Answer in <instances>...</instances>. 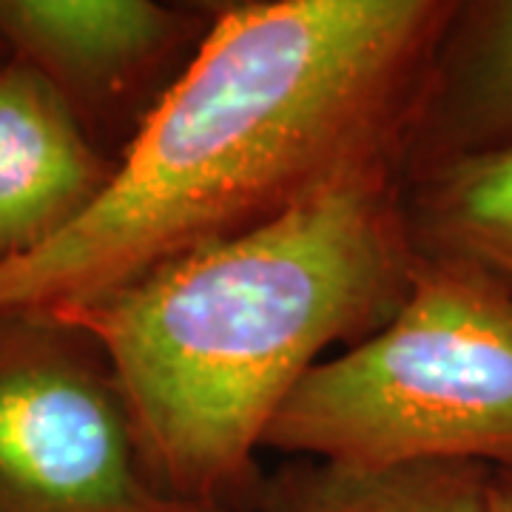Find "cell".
I'll return each instance as SVG.
<instances>
[{
	"label": "cell",
	"mask_w": 512,
	"mask_h": 512,
	"mask_svg": "<svg viewBox=\"0 0 512 512\" xmlns=\"http://www.w3.org/2000/svg\"><path fill=\"white\" fill-rule=\"evenodd\" d=\"M456 0H239L94 208L0 265V311H74L237 239L376 165H402Z\"/></svg>",
	"instance_id": "obj_1"
},
{
	"label": "cell",
	"mask_w": 512,
	"mask_h": 512,
	"mask_svg": "<svg viewBox=\"0 0 512 512\" xmlns=\"http://www.w3.org/2000/svg\"><path fill=\"white\" fill-rule=\"evenodd\" d=\"M399 163L66 313L126 390L154 484L188 512H254L259 450L293 390L413 291Z\"/></svg>",
	"instance_id": "obj_2"
},
{
	"label": "cell",
	"mask_w": 512,
	"mask_h": 512,
	"mask_svg": "<svg viewBox=\"0 0 512 512\" xmlns=\"http://www.w3.org/2000/svg\"><path fill=\"white\" fill-rule=\"evenodd\" d=\"M262 450L342 464L512 467V293L416 262L402 311L313 367Z\"/></svg>",
	"instance_id": "obj_3"
},
{
	"label": "cell",
	"mask_w": 512,
	"mask_h": 512,
	"mask_svg": "<svg viewBox=\"0 0 512 512\" xmlns=\"http://www.w3.org/2000/svg\"><path fill=\"white\" fill-rule=\"evenodd\" d=\"M0 512H188L154 484L106 348L57 311H0Z\"/></svg>",
	"instance_id": "obj_4"
},
{
	"label": "cell",
	"mask_w": 512,
	"mask_h": 512,
	"mask_svg": "<svg viewBox=\"0 0 512 512\" xmlns=\"http://www.w3.org/2000/svg\"><path fill=\"white\" fill-rule=\"evenodd\" d=\"M211 26L214 3L0 0L3 52L40 74L117 165Z\"/></svg>",
	"instance_id": "obj_5"
},
{
	"label": "cell",
	"mask_w": 512,
	"mask_h": 512,
	"mask_svg": "<svg viewBox=\"0 0 512 512\" xmlns=\"http://www.w3.org/2000/svg\"><path fill=\"white\" fill-rule=\"evenodd\" d=\"M117 160L18 60L0 66V265L37 254L106 194Z\"/></svg>",
	"instance_id": "obj_6"
},
{
	"label": "cell",
	"mask_w": 512,
	"mask_h": 512,
	"mask_svg": "<svg viewBox=\"0 0 512 512\" xmlns=\"http://www.w3.org/2000/svg\"><path fill=\"white\" fill-rule=\"evenodd\" d=\"M507 146L512 0H456L404 140V180Z\"/></svg>",
	"instance_id": "obj_7"
},
{
	"label": "cell",
	"mask_w": 512,
	"mask_h": 512,
	"mask_svg": "<svg viewBox=\"0 0 512 512\" xmlns=\"http://www.w3.org/2000/svg\"><path fill=\"white\" fill-rule=\"evenodd\" d=\"M402 214L419 265L512 293V146L404 180Z\"/></svg>",
	"instance_id": "obj_8"
},
{
	"label": "cell",
	"mask_w": 512,
	"mask_h": 512,
	"mask_svg": "<svg viewBox=\"0 0 512 512\" xmlns=\"http://www.w3.org/2000/svg\"><path fill=\"white\" fill-rule=\"evenodd\" d=\"M487 481L470 461L293 458L265 473L254 512H487Z\"/></svg>",
	"instance_id": "obj_9"
},
{
	"label": "cell",
	"mask_w": 512,
	"mask_h": 512,
	"mask_svg": "<svg viewBox=\"0 0 512 512\" xmlns=\"http://www.w3.org/2000/svg\"><path fill=\"white\" fill-rule=\"evenodd\" d=\"M487 512H512V467L490 470V481H487Z\"/></svg>",
	"instance_id": "obj_10"
},
{
	"label": "cell",
	"mask_w": 512,
	"mask_h": 512,
	"mask_svg": "<svg viewBox=\"0 0 512 512\" xmlns=\"http://www.w3.org/2000/svg\"><path fill=\"white\" fill-rule=\"evenodd\" d=\"M6 60H9V55H6V52H3V46H0V66H3Z\"/></svg>",
	"instance_id": "obj_11"
}]
</instances>
